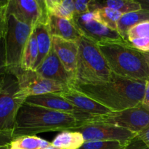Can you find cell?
Listing matches in <instances>:
<instances>
[{
	"label": "cell",
	"instance_id": "obj_1",
	"mask_svg": "<svg viewBox=\"0 0 149 149\" xmlns=\"http://www.w3.org/2000/svg\"><path fill=\"white\" fill-rule=\"evenodd\" d=\"M146 83L113 73L111 79L104 84H79L72 87L112 111H120L143 103Z\"/></svg>",
	"mask_w": 149,
	"mask_h": 149
},
{
	"label": "cell",
	"instance_id": "obj_2",
	"mask_svg": "<svg viewBox=\"0 0 149 149\" xmlns=\"http://www.w3.org/2000/svg\"><path fill=\"white\" fill-rule=\"evenodd\" d=\"M83 125L70 114L24 102L17 111L13 139L42 132L74 130Z\"/></svg>",
	"mask_w": 149,
	"mask_h": 149
},
{
	"label": "cell",
	"instance_id": "obj_3",
	"mask_svg": "<svg viewBox=\"0 0 149 149\" xmlns=\"http://www.w3.org/2000/svg\"><path fill=\"white\" fill-rule=\"evenodd\" d=\"M97 45L113 74L130 79L149 81V66L142 52L127 43Z\"/></svg>",
	"mask_w": 149,
	"mask_h": 149
},
{
	"label": "cell",
	"instance_id": "obj_4",
	"mask_svg": "<svg viewBox=\"0 0 149 149\" xmlns=\"http://www.w3.org/2000/svg\"><path fill=\"white\" fill-rule=\"evenodd\" d=\"M77 44L79 53L74 85L101 84L110 81L113 72L97 43L82 36Z\"/></svg>",
	"mask_w": 149,
	"mask_h": 149
},
{
	"label": "cell",
	"instance_id": "obj_5",
	"mask_svg": "<svg viewBox=\"0 0 149 149\" xmlns=\"http://www.w3.org/2000/svg\"><path fill=\"white\" fill-rule=\"evenodd\" d=\"M0 90V149H6L13 140L16 116L26 96L19 86L17 78L7 73L1 76Z\"/></svg>",
	"mask_w": 149,
	"mask_h": 149
},
{
	"label": "cell",
	"instance_id": "obj_6",
	"mask_svg": "<svg viewBox=\"0 0 149 149\" xmlns=\"http://www.w3.org/2000/svg\"><path fill=\"white\" fill-rule=\"evenodd\" d=\"M33 28L21 23L13 15L7 16L4 35L7 73H13L21 66L22 57Z\"/></svg>",
	"mask_w": 149,
	"mask_h": 149
},
{
	"label": "cell",
	"instance_id": "obj_7",
	"mask_svg": "<svg viewBox=\"0 0 149 149\" xmlns=\"http://www.w3.org/2000/svg\"><path fill=\"white\" fill-rule=\"evenodd\" d=\"M92 122L116 125L138 135L149 127V107L141 103L120 111H113L109 114L96 116Z\"/></svg>",
	"mask_w": 149,
	"mask_h": 149
},
{
	"label": "cell",
	"instance_id": "obj_8",
	"mask_svg": "<svg viewBox=\"0 0 149 149\" xmlns=\"http://www.w3.org/2000/svg\"><path fill=\"white\" fill-rule=\"evenodd\" d=\"M74 131L83 135L84 142L89 141H118L126 145L137 134L126 129L100 122H89Z\"/></svg>",
	"mask_w": 149,
	"mask_h": 149
},
{
	"label": "cell",
	"instance_id": "obj_9",
	"mask_svg": "<svg viewBox=\"0 0 149 149\" xmlns=\"http://www.w3.org/2000/svg\"><path fill=\"white\" fill-rule=\"evenodd\" d=\"M7 15L33 29L39 23H47L49 17L45 0H8Z\"/></svg>",
	"mask_w": 149,
	"mask_h": 149
},
{
	"label": "cell",
	"instance_id": "obj_10",
	"mask_svg": "<svg viewBox=\"0 0 149 149\" xmlns=\"http://www.w3.org/2000/svg\"><path fill=\"white\" fill-rule=\"evenodd\" d=\"M11 74L17 78L20 90L26 97L61 93L70 87L43 78L35 71H25L20 68Z\"/></svg>",
	"mask_w": 149,
	"mask_h": 149
},
{
	"label": "cell",
	"instance_id": "obj_11",
	"mask_svg": "<svg viewBox=\"0 0 149 149\" xmlns=\"http://www.w3.org/2000/svg\"><path fill=\"white\" fill-rule=\"evenodd\" d=\"M73 21L83 36L95 43H127L117 31L107 27L96 20L93 12H90L81 15L74 16Z\"/></svg>",
	"mask_w": 149,
	"mask_h": 149
},
{
	"label": "cell",
	"instance_id": "obj_12",
	"mask_svg": "<svg viewBox=\"0 0 149 149\" xmlns=\"http://www.w3.org/2000/svg\"><path fill=\"white\" fill-rule=\"evenodd\" d=\"M25 102L31 105L41 106L61 113L70 114L84 124L92 122L95 117L74 106L68 100L60 95L58 93L29 96L26 97Z\"/></svg>",
	"mask_w": 149,
	"mask_h": 149
},
{
	"label": "cell",
	"instance_id": "obj_13",
	"mask_svg": "<svg viewBox=\"0 0 149 149\" xmlns=\"http://www.w3.org/2000/svg\"><path fill=\"white\" fill-rule=\"evenodd\" d=\"M35 71L43 78L57 81L68 87L74 84V77L65 69L52 47Z\"/></svg>",
	"mask_w": 149,
	"mask_h": 149
},
{
	"label": "cell",
	"instance_id": "obj_14",
	"mask_svg": "<svg viewBox=\"0 0 149 149\" xmlns=\"http://www.w3.org/2000/svg\"><path fill=\"white\" fill-rule=\"evenodd\" d=\"M52 48L65 69L74 77L75 81L79 53L77 42L66 40L58 36H52Z\"/></svg>",
	"mask_w": 149,
	"mask_h": 149
},
{
	"label": "cell",
	"instance_id": "obj_15",
	"mask_svg": "<svg viewBox=\"0 0 149 149\" xmlns=\"http://www.w3.org/2000/svg\"><path fill=\"white\" fill-rule=\"evenodd\" d=\"M58 94L68 100L74 106L95 117L109 114L113 112L98 102L77 91L72 86L64 91L58 93Z\"/></svg>",
	"mask_w": 149,
	"mask_h": 149
},
{
	"label": "cell",
	"instance_id": "obj_16",
	"mask_svg": "<svg viewBox=\"0 0 149 149\" xmlns=\"http://www.w3.org/2000/svg\"><path fill=\"white\" fill-rule=\"evenodd\" d=\"M47 24L52 36L77 42L83 36L73 20L49 15Z\"/></svg>",
	"mask_w": 149,
	"mask_h": 149
},
{
	"label": "cell",
	"instance_id": "obj_17",
	"mask_svg": "<svg viewBox=\"0 0 149 149\" xmlns=\"http://www.w3.org/2000/svg\"><path fill=\"white\" fill-rule=\"evenodd\" d=\"M33 32L36 36L39 51L35 71L50 52L52 47V36L49 32L47 23H39L33 29Z\"/></svg>",
	"mask_w": 149,
	"mask_h": 149
},
{
	"label": "cell",
	"instance_id": "obj_18",
	"mask_svg": "<svg viewBox=\"0 0 149 149\" xmlns=\"http://www.w3.org/2000/svg\"><path fill=\"white\" fill-rule=\"evenodd\" d=\"M127 42L141 52H149V21L143 22L131 28L127 32Z\"/></svg>",
	"mask_w": 149,
	"mask_h": 149
},
{
	"label": "cell",
	"instance_id": "obj_19",
	"mask_svg": "<svg viewBox=\"0 0 149 149\" xmlns=\"http://www.w3.org/2000/svg\"><path fill=\"white\" fill-rule=\"evenodd\" d=\"M103 7L113 9L122 14L141 10V5L136 0H90V12H94Z\"/></svg>",
	"mask_w": 149,
	"mask_h": 149
},
{
	"label": "cell",
	"instance_id": "obj_20",
	"mask_svg": "<svg viewBox=\"0 0 149 149\" xmlns=\"http://www.w3.org/2000/svg\"><path fill=\"white\" fill-rule=\"evenodd\" d=\"M149 21V12L141 10L138 11L125 13L121 16L117 23L116 31L120 34L122 39L127 44V32L133 26L143 23Z\"/></svg>",
	"mask_w": 149,
	"mask_h": 149
},
{
	"label": "cell",
	"instance_id": "obj_21",
	"mask_svg": "<svg viewBox=\"0 0 149 149\" xmlns=\"http://www.w3.org/2000/svg\"><path fill=\"white\" fill-rule=\"evenodd\" d=\"M51 143L58 149H79L84 143V140L79 132L64 130L58 134Z\"/></svg>",
	"mask_w": 149,
	"mask_h": 149
},
{
	"label": "cell",
	"instance_id": "obj_22",
	"mask_svg": "<svg viewBox=\"0 0 149 149\" xmlns=\"http://www.w3.org/2000/svg\"><path fill=\"white\" fill-rule=\"evenodd\" d=\"M49 15L73 20L75 15L74 0H45Z\"/></svg>",
	"mask_w": 149,
	"mask_h": 149
},
{
	"label": "cell",
	"instance_id": "obj_23",
	"mask_svg": "<svg viewBox=\"0 0 149 149\" xmlns=\"http://www.w3.org/2000/svg\"><path fill=\"white\" fill-rule=\"evenodd\" d=\"M50 146V142L36 135H25L12 140L6 149H44Z\"/></svg>",
	"mask_w": 149,
	"mask_h": 149
},
{
	"label": "cell",
	"instance_id": "obj_24",
	"mask_svg": "<svg viewBox=\"0 0 149 149\" xmlns=\"http://www.w3.org/2000/svg\"><path fill=\"white\" fill-rule=\"evenodd\" d=\"M38 55H39V51H38L37 42L33 31L25 47L20 68L25 71H34Z\"/></svg>",
	"mask_w": 149,
	"mask_h": 149
},
{
	"label": "cell",
	"instance_id": "obj_25",
	"mask_svg": "<svg viewBox=\"0 0 149 149\" xmlns=\"http://www.w3.org/2000/svg\"><path fill=\"white\" fill-rule=\"evenodd\" d=\"M93 13L95 16L96 20L107 27L115 31L117 29L118 21L120 19L121 16L123 15L119 12L109 7L98 9Z\"/></svg>",
	"mask_w": 149,
	"mask_h": 149
},
{
	"label": "cell",
	"instance_id": "obj_26",
	"mask_svg": "<svg viewBox=\"0 0 149 149\" xmlns=\"http://www.w3.org/2000/svg\"><path fill=\"white\" fill-rule=\"evenodd\" d=\"M124 146L118 141H89L79 149H123Z\"/></svg>",
	"mask_w": 149,
	"mask_h": 149
},
{
	"label": "cell",
	"instance_id": "obj_27",
	"mask_svg": "<svg viewBox=\"0 0 149 149\" xmlns=\"http://www.w3.org/2000/svg\"><path fill=\"white\" fill-rule=\"evenodd\" d=\"M8 0H0V36L4 37L7 26V6Z\"/></svg>",
	"mask_w": 149,
	"mask_h": 149
},
{
	"label": "cell",
	"instance_id": "obj_28",
	"mask_svg": "<svg viewBox=\"0 0 149 149\" xmlns=\"http://www.w3.org/2000/svg\"><path fill=\"white\" fill-rule=\"evenodd\" d=\"M74 9H75V15H81L90 13V0H75Z\"/></svg>",
	"mask_w": 149,
	"mask_h": 149
},
{
	"label": "cell",
	"instance_id": "obj_29",
	"mask_svg": "<svg viewBox=\"0 0 149 149\" xmlns=\"http://www.w3.org/2000/svg\"><path fill=\"white\" fill-rule=\"evenodd\" d=\"M123 149H149L146 144L142 141L138 135L131 139L126 145L124 146Z\"/></svg>",
	"mask_w": 149,
	"mask_h": 149
},
{
	"label": "cell",
	"instance_id": "obj_30",
	"mask_svg": "<svg viewBox=\"0 0 149 149\" xmlns=\"http://www.w3.org/2000/svg\"><path fill=\"white\" fill-rule=\"evenodd\" d=\"M7 73V66L6 63L5 47H4V39L0 42V77Z\"/></svg>",
	"mask_w": 149,
	"mask_h": 149
},
{
	"label": "cell",
	"instance_id": "obj_31",
	"mask_svg": "<svg viewBox=\"0 0 149 149\" xmlns=\"http://www.w3.org/2000/svg\"><path fill=\"white\" fill-rule=\"evenodd\" d=\"M138 135L146 144V146L149 148V127L146 129L145 130L142 131L141 132H140L139 134H138Z\"/></svg>",
	"mask_w": 149,
	"mask_h": 149
},
{
	"label": "cell",
	"instance_id": "obj_32",
	"mask_svg": "<svg viewBox=\"0 0 149 149\" xmlns=\"http://www.w3.org/2000/svg\"><path fill=\"white\" fill-rule=\"evenodd\" d=\"M143 104L149 107V81H147L146 87L145 95H144L143 100Z\"/></svg>",
	"mask_w": 149,
	"mask_h": 149
},
{
	"label": "cell",
	"instance_id": "obj_33",
	"mask_svg": "<svg viewBox=\"0 0 149 149\" xmlns=\"http://www.w3.org/2000/svg\"><path fill=\"white\" fill-rule=\"evenodd\" d=\"M140 4L141 10L149 12V0H136Z\"/></svg>",
	"mask_w": 149,
	"mask_h": 149
},
{
	"label": "cell",
	"instance_id": "obj_34",
	"mask_svg": "<svg viewBox=\"0 0 149 149\" xmlns=\"http://www.w3.org/2000/svg\"><path fill=\"white\" fill-rule=\"evenodd\" d=\"M143 54L144 58H145L146 61V62H147V64H148V66H149V52H143Z\"/></svg>",
	"mask_w": 149,
	"mask_h": 149
},
{
	"label": "cell",
	"instance_id": "obj_35",
	"mask_svg": "<svg viewBox=\"0 0 149 149\" xmlns=\"http://www.w3.org/2000/svg\"><path fill=\"white\" fill-rule=\"evenodd\" d=\"M44 149H58V148H56L55 147L52 146H50L47 147V148H44Z\"/></svg>",
	"mask_w": 149,
	"mask_h": 149
},
{
	"label": "cell",
	"instance_id": "obj_36",
	"mask_svg": "<svg viewBox=\"0 0 149 149\" xmlns=\"http://www.w3.org/2000/svg\"><path fill=\"white\" fill-rule=\"evenodd\" d=\"M1 86H2V79H1V77H0V90L1 88Z\"/></svg>",
	"mask_w": 149,
	"mask_h": 149
},
{
	"label": "cell",
	"instance_id": "obj_37",
	"mask_svg": "<svg viewBox=\"0 0 149 149\" xmlns=\"http://www.w3.org/2000/svg\"><path fill=\"white\" fill-rule=\"evenodd\" d=\"M3 39V37H1V36H0V42H1V39Z\"/></svg>",
	"mask_w": 149,
	"mask_h": 149
}]
</instances>
